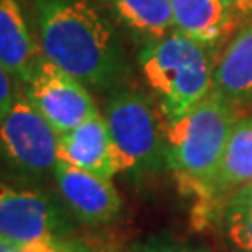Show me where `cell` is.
Here are the masks:
<instances>
[{
  "mask_svg": "<svg viewBox=\"0 0 252 252\" xmlns=\"http://www.w3.org/2000/svg\"><path fill=\"white\" fill-rule=\"evenodd\" d=\"M30 9L47 60L94 90L124 82L129 71L124 43L92 0H30Z\"/></svg>",
  "mask_w": 252,
  "mask_h": 252,
  "instance_id": "6da1fadb",
  "label": "cell"
},
{
  "mask_svg": "<svg viewBox=\"0 0 252 252\" xmlns=\"http://www.w3.org/2000/svg\"><path fill=\"white\" fill-rule=\"evenodd\" d=\"M239 114L209 92L187 114L166 126V166L183 190L206 198Z\"/></svg>",
  "mask_w": 252,
  "mask_h": 252,
  "instance_id": "7a4b0ae2",
  "label": "cell"
},
{
  "mask_svg": "<svg viewBox=\"0 0 252 252\" xmlns=\"http://www.w3.org/2000/svg\"><path fill=\"white\" fill-rule=\"evenodd\" d=\"M136 63L166 124L187 114L213 90L217 56L176 30L144 43Z\"/></svg>",
  "mask_w": 252,
  "mask_h": 252,
  "instance_id": "3957f363",
  "label": "cell"
},
{
  "mask_svg": "<svg viewBox=\"0 0 252 252\" xmlns=\"http://www.w3.org/2000/svg\"><path fill=\"white\" fill-rule=\"evenodd\" d=\"M103 116L118 174L140 180L166 166L168 124L153 95L118 84L110 90Z\"/></svg>",
  "mask_w": 252,
  "mask_h": 252,
  "instance_id": "277c9868",
  "label": "cell"
},
{
  "mask_svg": "<svg viewBox=\"0 0 252 252\" xmlns=\"http://www.w3.org/2000/svg\"><path fill=\"white\" fill-rule=\"evenodd\" d=\"M60 135L30 103L23 86L0 124V161L21 183L37 185L53 178Z\"/></svg>",
  "mask_w": 252,
  "mask_h": 252,
  "instance_id": "5b68a950",
  "label": "cell"
},
{
  "mask_svg": "<svg viewBox=\"0 0 252 252\" xmlns=\"http://www.w3.org/2000/svg\"><path fill=\"white\" fill-rule=\"evenodd\" d=\"M73 217L60 198L37 187L0 180V237L9 243L25 245L43 237L73 235Z\"/></svg>",
  "mask_w": 252,
  "mask_h": 252,
  "instance_id": "8992f818",
  "label": "cell"
},
{
  "mask_svg": "<svg viewBox=\"0 0 252 252\" xmlns=\"http://www.w3.org/2000/svg\"><path fill=\"white\" fill-rule=\"evenodd\" d=\"M21 86L34 108L58 135L69 133L82 122L99 114L90 88L45 56Z\"/></svg>",
  "mask_w": 252,
  "mask_h": 252,
  "instance_id": "52a82bcc",
  "label": "cell"
},
{
  "mask_svg": "<svg viewBox=\"0 0 252 252\" xmlns=\"http://www.w3.org/2000/svg\"><path fill=\"white\" fill-rule=\"evenodd\" d=\"M53 181L63 207L73 220L81 224L107 226L122 213L124 200L112 180L58 161L53 172Z\"/></svg>",
  "mask_w": 252,
  "mask_h": 252,
  "instance_id": "ba28073f",
  "label": "cell"
},
{
  "mask_svg": "<svg viewBox=\"0 0 252 252\" xmlns=\"http://www.w3.org/2000/svg\"><path fill=\"white\" fill-rule=\"evenodd\" d=\"M174 30L215 54L224 51L243 23L226 0H170ZM219 58V56H217Z\"/></svg>",
  "mask_w": 252,
  "mask_h": 252,
  "instance_id": "9c48e42d",
  "label": "cell"
},
{
  "mask_svg": "<svg viewBox=\"0 0 252 252\" xmlns=\"http://www.w3.org/2000/svg\"><path fill=\"white\" fill-rule=\"evenodd\" d=\"M252 183V114L239 116L206 198L198 202L200 215L209 217Z\"/></svg>",
  "mask_w": 252,
  "mask_h": 252,
  "instance_id": "30bf717a",
  "label": "cell"
},
{
  "mask_svg": "<svg viewBox=\"0 0 252 252\" xmlns=\"http://www.w3.org/2000/svg\"><path fill=\"white\" fill-rule=\"evenodd\" d=\"M41 58V47L23 4L0 0V63L19 84H25Z\"/></svg>",
  "mask_w": 252,
  "mask_h": 252,
  "instance_id": "8fae6325",
  "label": "cell"
},
{
  "mask_svg": "<svg viewBox=\"0 0 252 252\" xmlns=\"http://www.w3.org/2000/svg\"><path fill=\"white\" fill-rule=\"evenodd\" d=\"M213 92L239 116L252 112V23H247L217 58Z\"/></svg>",
  "mask_w": 252,
  "mask_h": 252,
  "instance_id": "7c38bea8",
  "label": "cell"
},
{
  "mask_svg": "<svg viewBox=\"0 0 252 252\" xmlns=\"http://www.w3.org/2000/svg\"><path fill=\"white\" fill-rule=\"evenodd\" d=\"M58 159L107 180H112L116 176L112 144L103 112L82 122L69 133L60 135Z\"/></svg>",
  "mask_w": 252,
  "mask_h": 252,
  "instance_id": "4fadbf2b",
  "label": "cell"
},
{
  "mask_svg": "<svg viewBox=\"0 0 252 252\" xmlns=\"http://www.w3.org/2000/svg\"><path fill=\"white\" fill-rule=\"evenodd\" d=\"M144 45L174 32L170 0H99Z\"/></svg>",
  "mask_w": 252,
  "mask_h": 252,
  "instance_id": "5bb4252c",
  "label": "cell"
},
{
  "mask_svg": "<svg viewBox=\"0 0 252 252\" xmlns=\"http://www.w3.org/2000/svg\"><path fill=\"white\" fill-rule=\"evenodd\" d=\"M219 217L230 249L234 252H252V204L232 198Z\"/></svg>",
  "mask_w": 252,
  "mask_h": 252,
  "instance_id": "9a60e30c",
  "label": "cell"
},
{
  "mask_svg": "<svg viewBox=\"0 0 252 252\" xmlns=\"http://www.w3.org/2000/svg\"><path fill=\"white\" fill-rule=\"evenodd\" d=\"M129 252H209L206 247L180 239H172L168 235H157L135 245Z\"/></svg>",
  "mask_w": 252,
  "mask_h": 252,
  "instance_id": "2e32d148",
  "label": "cell"
},
{
  "mask_svg": "<svg viewBox=\"0 0 252 252\" xmlns=\"http://www.w3.org/2000/svg\"><path fill=\"white\" fill-rule=\"evenodd\" d=\"M17 88H19V82L0 63V124H2L4 116L8 114V110L11 108L13 101H15Z\"/></svg>",
  "mask_w": 252,
  "mask_h": 252,
  "instance_id": "e0dca14e",
  "label": "cell"
},
{
  "mask_svg": "<svg viewBox=\"0 0 252 252\" xmlns=\"http://www.w3.org/2000/svg\"><path fill=\"white\" fill-rule=\"evenodd\" d=\"M105 241L95 237H82V235H67L63 237L62 252H103Z\"/></svg>",
  "mask_w": 252,
  "mask_h": 252,
  "instance_id": "ac0fdd59",
  "label": "cell"
},
{
  "mask_svg": "<svg viewBox=\"0 0 252 252\" xmlns=\"http://www.w3.org/2000/svg\"><path fill=\"white\" fill-rule=\"evenodd\" d=\"M67 237V235H65ZM62 243L63 237H43V239H37L32 243L25 245V247H19L21 252H62Z\"/></svg>",
  "mask_w": 252,
  "mask_h": 252,
  "instance_id": "d6986e66",
  "label": "cell"
},
{
  "mask_svg": "<svg viewBox=\"0 0 252 252\" xmlns=\"http://www.w3.org/2000/svg\"><path fill=\"white\" fill-rule=\"evenodd\" d=\"M226 4L234 9L243 25L252 23V0H226Z\"/></svg>",
  "mask_w": 252,
  "mask_h": 252,
  "instance_id": "ffe728a7",
  "label": "cell"
},
{
  "mask_svg": "<svg viewBox=\"0 0 252 252\" xmlns=\"http://www.w3.org/2000/svg\"><path fill=\"white\" fill-rule=\"evenodd\" d=\"M234 198H239V200H245V202H249V204H252V183L249 185V187H245L239 194H235Z\"/></svg>",
  "mask_w": 252,
  "mask_h": 252,
  "instance_id": "44dd1931",
  "label": "cell"
},
{
  "mask_svg": "<svg viewBox=\"0 0 252 252\" xmlns=\"http://www.w3.org/2000/svg\"><path fill=\"white\" fill-rule=\"evenodd\" d=\"M0 252H21V251H19L17 245L9 243V241L0 237Z\"/></svg>",
  "mask_w": 252,
  "mask_h": 252,
  "instance_id": "7402d4cb",
  "label": "cell"
},
{
  "mask_svg": "<svg viewBox=\"0 0 252 252\" xmlns=\"http://www.w3.org/2000/svg\"><path fill=\"white\" fill-rule=\"evenodd\" d=\"M103 252H118L116 245L112 241H105V247H103Z\"/></svg>",
  "mask_w": 252,
  "mask_h": 252,
  "instance_id": "603a6c76",
  "label": "cell"
}]
</instances>
